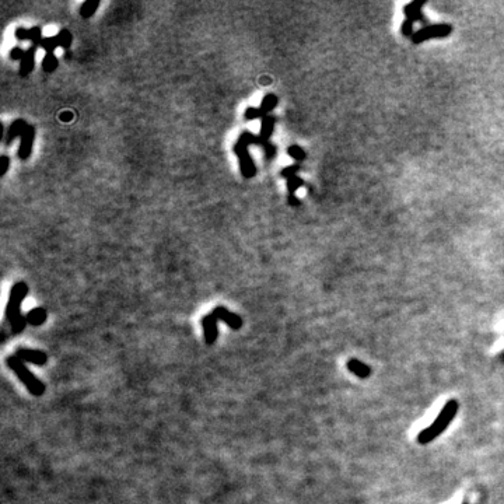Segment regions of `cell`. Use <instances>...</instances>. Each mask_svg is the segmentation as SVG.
I'll return each instance as SVG.
<instances>
[{"mask_svg": "<svg viewBox=\"0 0 504 504\" xmlns=\"http://www.w3.org/2000/svg\"><path fill=\"white\" fill-rule=\"evenodd\" d=\"M71 118H73V114L69 112V111H64V112H62V115H60V121L63 122L71 121Z\"/></svg>", "mask_w": 504, "mask_h": 504, "instance_id": "30", "label": "cell"}, {"mask_svg": "<svg viewBox=\"0 0 504 504\" xmlns=\"http://www.w3.org/2000/svg\"><path fill=\"white\" fill-rule=\"evenodd\" d=\"M276 105H277L276 95H275V94H268V95H265V98H263L262 102H261V109H262L263 114H266V112H270Z\"/></svg>", "mask_w": 504, "mask_h": 504, "instance_id": "19", "label": "cell"}, {"mask_svg": "<svg viewBox=\"0 0 504 504\" xmlns=\"http://www.w3.org/2000/svg\"><path fill=\"white\" fill-rule=\"evenodd\" d=\"M27 126H28V123L24 121V119H17V121L13 122L10 125V128H8L7 136H6V144H10L17 136L21 137V135L24 133V130L27 129Z\"/></svg>", "mask_w": 504, "mask_h": 504, "instance_id": "12", "label": "cell"}, {"mask_svg": "<svg viewBox=\"0 0 504 504\" xmlns=\"http://www.w3.org/2000/svg\"><path fill=\"white\" fill-rule=\"evenodd\" d=\"M348 369L350 373H353V374L359 377V378H367V377L371 374V369H370L369 366H366L364 363L359 362V360H356V359L349 360Z\"/></svg>", "mask_w": 504, "mask_h": 504, "instance_id": "14", "label": "cell"}, {"mask_svg": "<svg viewBox=\"0 0 504 504\" xmlns=\"http://www.w3.org/2000/svg\"><path fill=\"white\" fill-rule=\"evenodd\" d=\"M99 6V1L97 0H88V1H84L80 7V14L83 18H90L94 15V13L97 11V8Z\"/></svg>", "mask_w": 504, "mask_h": 504, "instance_id": "16", "label": "cell"}, {"mask_svg": "<svg viewBox=\"0 0 504 504\" xmlns=\"http://www.w3.org/2000/svg\"><path fill=\"white\" fill-rule=\"evenodd\" d=\"M57 46H59V43H57L56 35L45 36L42 42H41V48L46 50V53H53V50L56 49Z\"/></svg>", "mask_w": 504, "mask_h": 504, "instance_id": "21", "label": "cell"}, {"mask_svg": "<svg viewBox=\"0 0 504 504\" xmlns=\"http://www.w3.org/2000/svg\"><path fill=\"white\" fill-rule=\"evenodd\" d=\"M263 112L261 108H248V109L245 111L244 116H245L247 119H256V118H261Z\"/></svg>", "mask_w": 504, "mask_h": 504, "instance_id": "24", "label": "cell"}, {"mask_svg": "<svg viewBox=\"0 0 504 504\" xmlns=\"http://www.w3.org/2000/svg\"><path fill=\"white\" fill-rule=\"evenodd\" d=\"M28 294V286L24 282L15 283L10 290L7 307H6V317L10 322L13 334H21L27 325V318L22 317L21 303Z\"/></svg>", "mask_w": 504, "mask_h": 504, "instance_id": "1", "label": "cell"}, {"mask_svg": "<svg viewBox=\"0 0 504 504\" xmlns=\"http://www.w3.org/2000/svg\"><path fill=\"white\" fill-rule=\"evenodd\" d=\"M458 411V402L455 399L448 401L447 404L444 405V408L441 409L440 415L437 416V419L434 420L433 423L430 425V427H427L425 430H422L418 436V441L420 444H429L432 443L434 439H437L446 429L448 425L453 422L455 418V413Z\"/></svg>", "mask_w": 504, "mask_h": 504, "instance_id": "2", "label": "cell"}, {"mask_svg": "<svg viewBox=\"0 0 504 504\" xmlns=\"http://www.w3.org/2000/svg\"><path fill=\"white\" fill-rule=\"evenodd\" d=\"M212 314H213L214 317H216L219 321L226 322L228 327L231 328V329H234V331H238V329L242 327L241 317L237 315V314L231 313V311L227 310L226 307H216L213 311H212Z\"/></svg>", "mask_w": 504, "mask_h": 504, "instance_id": "8", "label": "cell"}, {"mask_svg": "<svg viewBox=\"0 0 504 504\" xmlns=\"http://www.w3.org/2000/svg\"><path fill=\"white\" fill-rule=\"evenodd\" d=\"M289 203H290V205H293V206H297L300 202H298V199L296 198L294 195H290V196H289Z\"/></svg>", "mask_w": 504, "mask_h": 504, "instance_id": "31", "label": "cell"}, {"mask_svg": "<svg viewBox=\"0 0 504 504\" xmlns=\"http://www.w3.org/2000/svg\"><path fill=\"white\" fill-rule=\"evenodd\" d=\"M57 67V59L53 53H46L42 60V69L46 73H52L53 70H56Z\"/></svg>", "mask_w": 504, "mask_h": 504, "instance_id": "20", "label": "cell"}, {"mask_svg": "<svg viewBox=\"0 0 504 504\" xmlns=\"http://www.w3.org/2000/svg\"><path fill=\"white\" fill-rule=\"evenodd\" d=\"M15 356L24 363H31L35 366H43L48 362V355L43 353L41 350H34V349H25L20 348L17 349Z\"/></svg>", "mask_w": 504, "mask_h": 504, "instance_id": "6", "label": "cell"}, {"mask_svg": "<svg viewBox=\"0 0 504 504\" xmlns=\"http://www.w3.org/2000/svg\"><path fill=\"white\" fill-rule=\"evenodd\" d=\"M263 147V150H265V156H266V158H273V156H275V153H276V149L270 144L269 142H266V143H262L261 144Z\"/></svg>", "mask_w": 504, "mask_h": 504, "instance_id": "26", "label": "cell"}, {"mask_svg": "<svg viewBox=\"0 0 504 504\" xmlns=\"http://www.w3.org/2000/svg\"><path fill=\"white\" fill-rule=\"evenodd\" d=\"M259 142V137H256L255 135H252L251 132H244L238 140L235 143L234 151L237 153V156L240 158V168H241V174L245 178H252L256 174L255 164L252 161V158L249 157L248 146L252 143Z\"/></svg>", "mask_w": 504, "mask_h": 504, "instance_id": "4", "label": "cell"}, {"mask_svg": "<svg viewBox=\"0 0 504 504\" xmlns=\"http://www.w3.org/2000/svg\"><path fill=\"white\" fill-rule=\"evenodd\" d=\"M56 39L60 48L69 49L71 45V41H73V36H71L70 31H67V29H60L59 34H56Z\"/></svg>", "mask_w": 504, "mask_h": 504, "instance_id": "18", "label": "cell"}, {"mask_svg": "<svg viewBox=\"0 0 504 504\" xmlns=\"http://www.w3.org/2000/svg\"><path fill=\"white\" fill-rule=\"evenodd\" d=\"M8 167H10V160H8V157L7 156H1L0 157V174L1 175H4L6 172H7V170H8Z\"/></svg>", "mask_w": 504, "mask_h": 504, "instance_id": "27", "label": "cell"}, {"mask_svg": "<svg viewBox=\"0 0 504 504\" xmlns=\"http://www.w3.org/2000/svg\"><path fill=\"white\" fill-rule=\"evenodd\" d=\"M289 154H290L293 158H296V160H304V158H306L304 150L301 149V147H298V146H296V144L289 147Z\"/></svg>", "mask_w": 504, "mask_h": 504, "instance_id": "23", "label": "cell"}, {"mask_svg": "<svg viewBox=\"0 0 504 504\" xmlns=\"http://www.w3.org/2000/svg\"><path fill=\"white\" fill-rule=\"evenodd\" d=\"M15 38L18 41H31L32 45L35 46H41V42H42V29L39 27H32V28L25 29V28H17L15 29Z\"/></svg>", "mask_w": 504, "mask_h": 504, "instance_id": "10", "label": "cell"}, {"mask_svg": "<svg viewBox=\"0 0 504 504\" xmlns=\"http://www.w3.org/2000/svg\"><path fill=\"white\" fill-rule=\"evenodd\" d=\"M6 364H7L8 369L11 370L17 376V378L25 385V388L28 390L31 395L42 397L43 392H45V385L39 381L38 377L34 376L27 369V366L24 364V362H21L17 356H8L7 359H6Z\"/></svg>", "mask_w": 504, "mask_h": 504, "instance_id": "3", "label": "cell"}, {"mask_svg": "<svg viewBox=\"0 0 504 504\" xmlns=\"http://www.w3.org/2000/svg\"><path fill=\"white\" fill-rule=\"evenodd\" d=\"M273 128H275V118L270 116V115L263 116L262 125H261V136H259L258 144H262V143H266L269 140L270 135L273 132Z\"/></svg>", "mask_w": 504, "mask_h": 504, "instance_id": "13", "label": "cell"}, {"mask_svg": "<svg viewBox=\"0 0 504 504\" xmlns=\"http://www.w3.org/2000/svg\"><path fill=\"white\" fill-rule=\"evenodd\" d=\"M217 322H219V320L212 313L207 314L206 317L202 318V328H203L205 342H206V345H209V346L214 345L216 341H217V335H219Z\"/></svg>", "mask_w": 504, "mask_h": 504, "instance_id": "7", "label": "cell"}, {"mask_svg": "<svg viewBox=\"0 0 504 504\" xmlns=\"http://www.w3.org/2000/svg\"><path fill=\"white\" fill-rule=\"evenodd\" d=\"M298 171V167L297 165H290V167H286L283 171H282V175H283L284 178H291V177H296L294 174L297 172Z\"/></svg>", "mask_w": 504, "mask_h": 504, "instance_id": "28", "label": "cell"}, {"mask_svg": "<svg viewBox=\"0 0 504 504\" xmlns=\"http://www.w3.org/2000/svg\"><path fill=\"white\" fill-rule=\"evenodd\" d=\"M451 32V27L447 24H440V25H430L426 28L420 29L413 34V42H422L425 39H430L434 36H446Z\"/></svg>", "mask_w": 504, "mask_h": 504, "instance_id": "5", "label": "cell"}, {"mask_svg": "<svg viewBox=\"0 0 504 504\" xmlns=\"http://www.w3.org/2000/svg\"><path fill=\"white\" fill-rule=\"evenodd\" d=\"M402 31H404V34H405V35H411V34H413V25H412V21H411V20H406V21L404 22V25H402Z\"/></svg>", "mask_w": 504, "mask_h": 504, "instance_id": "29", "label": "cell"}, {"mask_svg": "<svg viewBox=\"0 0 504 504\" xmlns=\"http://www.w3.org/2000/svg\"><path fill=\"white\" fill-rule=\"evenodd\" d=\"M24 55H25V50L22 49V48H20V46H14L13 49L10 50V57H11L13 60H21L22 57H24Z\"/></svg>", "mask_w": 504, "mask_h": 504, "instance_id": "25", "label": "cell"}, {"mask_svg": "<svg viewBox=\"0 0 504 504\" xmlns=\"http://www.w3.org/2000/svg\"><path fill=\"white\" fill-rule=\"evenodd\" d=\"M36 49H38V46L31 45L28 49L25 50V55L21 59V64H20V74L21 76H28L29 73L32 71V69H34Z\"/></svg>", "mask_w": 504, "mask_h": 504, "instance_id": "11", "label": "cell"}, {"mask_svg": "<svg viewBox=\"0 0 504 504\" xmlns=\"http://www.w3.org/2000/svg\"><path fill=\"white\" fill-rule=\"evenodd\" d=\"M34 137H35V128L28 125L27 129L24 130V133L21 135V143H20V149H18V157H20V160H27L29 157L31 150H32Z\"/></svg>", "mask_w": 504, "mask_h": 504, "instance_id": "9", "label": "cell"}, {"mask_svg": "<svg viewBox=\"0 0 504 504\" xmlns=\"http://www.w3.org/2000/svg\"><path fill=\"white\" fill-rule=\"evenodd\" d=\"M303 186V179H300L298 177H291L287 179V189L290 192V195H294V192L297 191V188Z\"/></svg>", "mask_w": 504, "mask_h": 504, "instance_id": "22", "label": "cell"}, {"mask_svg": "<svg viewBox=\"0 0 504 504\" xmlns=\"http://www.w3.org/2000/svg\"><path fill=\"white\" fill-rule=\"evenodd\" d=\"M27 322L34 325V327H38V325H42L43 322L46 321V311L43 308H34L31 310L28 314H27Z\"/></svg>", "mask_w": 504, "mask_h": 504, "instance_id": "15", "label": "cell"}, {"mask_svg": "<svg viewBox=\"0 0 504 504\" xmlns=\"http://www.w3.org/2000/svg\"><path fill=\"white\" fill-rule=\"evenodd\" d=\"M423 6V1H415V3H411L408 4L405 7V14L408 15V18L412 21V20H420L422 18V14H420V7Z\"/></svg>", "mask_w": 504, "mask_h": 504, "instance_id": "17", "label": "cell"}]
</instances>
